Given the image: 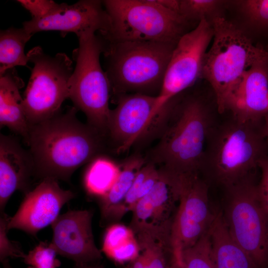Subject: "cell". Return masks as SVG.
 Instances as JSON below:
<instances>
[{
  "label": "cell",
  "mask_w": 268,
  "mask_h": 268,
  "mask_svg": "<svg viewBox=\"0 0 268 268\" xmlns=\"http://www.w3.org/2000/svg\"><path fill=\"white\" fill-rule=\"evenodd\" d=\"M69 107L30 126L26 143L33 160L35 176L69 181L74 172L99 156L104 135L76 117Z\"/></svg>",
  "instance_id": "6da1fadb"
},
{
  "label": "cell",
  "mask_w": 268,
  "mask_h": 268,
  "mask_svg": "<svg viewBox=\"0 0 268 268\" xmlns=\"http://www.w3.org/2000/svg\"><path fill=\"white\" fill-rule=\"evenodd\" d=\"M174 98L158 130L159 141L147 162L177 175L199 173L214 127L212 118L198 98H188L177 105Z\"/></svg>",
  "instance_id": "7a4b0ae2"
},
{
  "label": "cell",
  "mask_w": 268,
  "mask_h": 268,
  "mask_svg": "<svg viewBox=\"0 0 268 268\" xmlns=\"http://www.w3.org/2000/svg\"><path fill=\"white\" fill-rule=\"evenodd\" d=\"M260 123L234 118L213 128L208 137L200 171L205 180L224 189L254 175L268 154Z\"/></svg>",
  "instance_id": "3957f363"
},
{
  "label": "cell",
  "mask_w": 268,
  "mask_h": 268,
  "mask_svg": "<svg viewBox=\"0 0 268 268\" xmlns=\"http://www.w3.org/2000/svg\"><path fill=\"white\" fill-rule=\"evenodd\" d=\"M104 41L105 72L112 93L117 96L129 93L155 96V93L159 94L176 44Z\"/></svg>",
  "instance_id": "277c9868"
},
{
  "label": "cell",
  "mask_w": 268,
  "mask_h": 268,
  "mask_svg": "<svg viewBox=\"0 0 268 268\" xmlns=\"http://www.w3.org/2000/svg\"><path fill=\"white\" fill-rule=\"evenodd\" d=\"M211 23L213 36L201 77L212 87L218 111L222 114L229 109L245 72L258 62L268 61V51L253 45L242 30L221 16Z\"/></svg>",
  "instance_id": "5b68a950"
},
{
  "label": "cell",
  "mask_w": 268,
  "mask_h": 268,
  "mask_svg": "<svg viewBox=\"0 0 268 268\" xmlns=\"http://www.w3.org/2000/svg\"><path fill=\"white\" fill-rule=\"evenodd\" d=\"M78 39V47L72 54L76 64L68 82V98L74 107L84 113L87 124L105 136L108 131L112 91L100 62L105 49L104 41L92 31L84 33Z\"/></svg>",
  "instance_id": "8992f818"
},
{
  "label": "cell",
  "mask_w": 268,
  "mask_h": 268,
  "mask_svg": "<svg viewBox=\"0 0 268 268\" xmlns=\"http://www.w3.org/2000/svg\"><path fill=\"white\" fill-rule=\"evenodd\" d=\"M110 27L101 35L107 42L152 41L177 44L189 22L156 0H102Z\"/></svg>",
  "instance_id": "52a82bcc"
},
{
  "label": "cell",
  "mask_w": 268,
  "mask_h": 268,
  "mask_svg": "<svg viewBox=\"0 0 268 268\" xmlns=\"http://www.w3.org/2000/svg\"><path fill=\"white\" fill-rule=\"evenodd\" d=\"M224 189L221 211L231 236L257 268H267L268 212L260 199L254 175Z\"/></svg>",
  "instance_id": "ba28073f"
},
{
  "label": "cell",
  "mask_w": 268,
  "mask_h": 268,
  "mask_svg": "<svg viewBox=\"0 0 268 268\" xmlns=\"http://www.w3.org/2000/svg\"><path fill=\"white\" fill-rule=\"evenodd\" d=\"M26 55L34 65L23 98L31 126L61 111L63 102L68 98V82L73 70L72 61L65 53L51 56L37 46Z\"/></svg>",
  "instance_id": "9c48e42d"
},
{
  "label": "cell",
  "mask_w": 268,
  "mask_h": 268,
  "mask_svg": "<svg viewBox=\"0 0 268 268\" xmlns=\"http://www.w3.org/2000/svg\"><path fill=\"white\" fill-rule=\"evenodd\" d=\"M159 170L160 176L152 190L135 204L130 227L138 243L155 242L171 250L174 220L180 199L179 175Z\"/></svg>",
  "instance_id": "30bf717a"
},
{
  "label": "cell",
  "mask_w": 268,
  "mask_h": 268,
  "mask_svg": "<svg viewBox=\"0 0 268 268\" xmlns=\"http://www.w3.org/2000/svg\"><path fill=\"white\" fill-rule=\"evenodd\" d=\"M181 195L172 230V263L180 266L182 252L193 246L210 228L218 210H213L208 183L199 173L180 175Z\"/></svg>",
  "instance_id": "8fae6325"
},
{
  "label": "cell",
  "mask_w": 268,
  "mask_h": 268,
  "mask_svg": "<svg viewBox=\"0 0 268 268\" xmlns=\"http://www.w3.org/2000/svg\"><path fill=\"white\" fill-rule=\"evenodd\" d=\"M213 36L211 22L203 18L178 40L170 59L160 92L156 96L157 114L160 113L171 100L201 77L205 56Z\"/></svg>",
  "instance_id": "7c38bea8"
},
{
  "label": "cell",
  "mask_w": 268,
  "mask_h": 268,
  "mask_svg": "<svg viewBox=\"0 0 268 268\" xmlns=\"http://www.w3.org/2000/svg\"><path fill=\"white\" fill-rule=\"evenodd\" d=\"M156 96L141 93L117 96V106L111 109L107 134L117 152H123L146 134L158 130L163 116L156 114Z\"/></svg>",
  "instance_id": "4fadbf2b"
},
{
  "label": "cell",
  "mask_w": 268,
  "mask_h": 268,
  "mask_svg": "<svg viewBox=\"0 0 268 268\" xmlns=\"http://www.w3.org/2000/svg\"><path fill=\"white\" fill-rule=\"evenodd\" d=\"M92 216L88 210H68L51 224L52 247L57 254L74 262L75 266L98 264L103 258L94 240Z\"/></svg>",
  "instance_id": "5bb4252c"
},
{
  "label": "cell",
  "mask_w": 268,
  "mask_h": 268,
  "mask_svg": "<svg viewBox=\"0 0 268 268\" xmlns=\"http://www.w3.org/2000/svg\"><path fill=\"white\" fill-rule=\"evenodd\" d=\"M74 193L62 189L57 180L45 178L25 195L17 212L10 217L8 230L18 229L33 236L52 224L63 206L72 199Z\"/></svg>",
  "instance_id": "9a60e30c"
},
{
  "label": "cell",
  "mask_w": 268,
  "mask_h": 268,
  "mask_svg": "<svg viewBox=\"0 0 268 268\" xmlns=\"http://www.w3.org/2000/svg\"><path fill=\"white\" fill-rule=\"evenodd\" d=\"M23 27L32 35L43 31H59L63 37L69 32L78 38L92 31L101 35L106 33L110 20L101 0H81L68 5L61 3L54 13L42 19L32 18L24 22Z\"/></svg>",
  "instance_id": "2e32d148"
},
{
  "label": "cell",
  "mask_w": 268,
  "mask_h": 268,
  "mask_svg": "<svg viewBox=\"0 0 268 268\" xmlns=\"http://www.w3.org/2000/svg\"><path fill=\"white\" fill-rule=\"evenodd\" d=\"M35 176L33 159L29 150L25 149L17 138L0 135V209L4 207L16 190L26 194L30 180Z\"/></svg>",
  "instance_id": "e0dca14e"
},
{
  "label": "cell",
  "mask_w": 268,
  "mask_h": 268,
  "mask_svg": "<svg viewBox=\"0 0 268 268\" xmlns=\"http://www.w3.org/2000/svg\"><path fill=\"white\" fill-rule=\"evenodd\" d=\"M228 110L238 121L260 123L268 112V61L258 62L245 72Z\"/></svg>",
  "instance_id": "ac0fdd59"
},
{
  "label": "cell",
  "mask_w": 268,
  "mask_h": 268,
  "mask_svg": "<svg viewBox=\"0 0 268 268\" xmlns=\"http://www.w3.org/2000/svg\"><path fill=\"white\" fill-rule=\"evenodd\" d=\"M24 84L15 68L0 74V125L23 136L26 142L30 125L19 90Z\"/></svg>",
  "instance_id": "d6986e66"
},
{
  "label": "cell",
  "mask_w": 268,
  "mask_h": 268,
  "mask_svg": "<svg viewBox=\"0 0 268 268\" xmlns=\"http://www.w3.org/2000/svg\"><path fill=\"white\" fill-rule=\"evenodd\" d=\"M145 164V159L136 155L128 158L120 167V172L113 187L99 198L101 226L110 225L122 218L121 211L123 202L136 175Z\"/></svg>",
  "instance_id": "ffe728a7"
},
{
  "label": "cell",
  "mask_w": 268,
  "mask_h": 268,
  "mask_svg": "<svg viewBox=\"0 0 268 268\" xmlns=\"http://www.w3.org/2000/svg\"><path fill=\"white\" fill-rule=\"evenodd\" d=\"M209 232L216 268H257L231 236L221 210H218Z\"/></svg>",
  "instance_id": "44dd1931"
},
{
  "label": "cell",
  "mask_w": 268,
  "mask_h": 268,
  "mask_svg": "<svg viewBox=\"0 0 268 268\" xmlns=\"http://www.w3.org/2000/svg\"><path fill=\"white\" fill-rule=\"evenodd\" d=\"M32 34L23 27H10L0 32V74L16 66H26V43Z\"/></svg>",
  "instance_id": "7402d4cb"
},
{
  "label": "cell",
  "mask_w": 268,
  "mask_h": 268,
  "mask_svg": "<svg viewBox=\"0 0 268 268\" xmlns=\"http://www.w3.org/2000/svg\"><path fill=\"white\" fill-rule=\"evenodd\" d=\"M90 162L84 174V187L89 195L100 198L109 192L116 182L120 166L101 156Z\"/></svg>",
  "instance_id": "603a6c76"
},
{
  "label": "cell",
  "mask_w": 268,
  "mask_h": 268,
  "mask_svg": "<svg viewBox=\"0 0 268 268\" xmlns=\"http://www.w3.org/2000/svg\"><path fill=\"white\" fill-rule=\"evenodd\" d=\"M179 268H216L209 229L182 252Z\"/></svg>",
  "instance_id": "cb8c5ba5"
},
{
  "label": "cell",
  "mask_w": 268,
  "mask_h": 268,
  "mask_svg": "<svg viewBox=\"0 0 268 268\" xmlns=\"http://www.w3.org/2000/svg\"><path fill=\"white\" fill-rule=\"evenodd\" d=\"M224 2L217 0H178L177 13L188 22L216 16ZM211 19V20H212Z\"/></svg>",
  "instance_id": "d4e9b609"
},
{
  "label": "cell",
  "mask_w": 268,
  "mask_h": 268,
  "mask_svg": "<svg viewBox=\"0 0 268 268\" xmlns=\"http://www.w3.org/2000/svg\"><path fill=\"white\" fill-rule=\"evenodd\" d=\"M57 254L51 243L40 242L26 254L23 261L27 268H58L61 263Z\"/></svg>",
  "instance_id": "484cf974"
},
{
  "label": "cell",
  "mask_w": 268,
  "mask_h": 268,
  "mask_svg": "<svg viewBox=\"0 0 268 268\" xmlns=\"http://www.w3.org/2000/svg\"><path fill=\"white\" fill-rule=\"evenodd\" d=\"M241 12L253 26L268 28V0H243L237 1Z\"/></svg>",
  "instance_id": "4316f807"
},
{
  "label": "cell",
  "mask_w": 268,
  "mask_h": 268,
  "mask_svg": "<svg viewBox=\"0 0 268 268\" xmlns=\"http://www.w3.org/2000/svg\"><path fill=\"white\" fill-rule=\"evenodd\" d=\"M134 237L135 235L130 227L117 223L111 224L105 231L101 251L106 256Z\"/></svg>",
  "instance_id": "83f0119b"
},
{
  "label": "cell",
  "mask_w": 268,
  "mask_h": 268,
  "mask_svg": "<svg viewBox=\"0 0 268 268\" xmlns=\"http://www.w3.org/2000/svg\"><path fill=\"white\" fill-rule=\"evenodd\" d=\"M10 217L0 212V261L2 263L9 258H24L26 254L18 243L10 241L7 236V224Z\"/></svg>",
  "instance_id": "f1b7e54d"
},
{
  "label": "cell",
  "mask_w": 268,
  "mask_h": 268,
  "mask_svg": "<svg viewBox=\"0 0 268 268\" xmlns=\"http://www.w3.org/2000/svg\"><path fill=\"white\" fill-rule=\"evenodd\" d=\"M155 168V164L146 162L139 171L123 202L121 211L122 217L129 211H133L138 201V194L143 182Z\"/></svg>",
  "instance_id": "f546056e"
},
{
  "label": "cell",
  "mask_w": 268,
  "mask_h": 268,
  "mask_svg": "<svg viewBox=\"0 0 268 268\" xmlns=\"http://www.w3.org/2000/svg\"><path fill=\"white\" fill-rule=\"evenodd\" d=\"M146 256V268H167L166 256H172L170 249L161 243L150 242L139 244Z\"/></svg>",
  "instance_id": "4dcf8cb0"
},
{
  "label": "cell",
  "mask_w": 268,
  "mask_h": 268,
  "mask_svg": "<svg viewBox=\"0 0 268 268\" xmlns=\"http://www.w3.org/2000/svg\"><path fill=\"white\" fill-rule=\"evenodd\" d=\"M21 6L29 11L33 19H42L54 13L60 7L59 4L51 0H18Z\"/></svg>",
  "instance_id": "1f68e13d"
},
{
  "label": "cell",
  "mask_w": 268,
  "mask_h": 268,
  "mask_svg": "<svg viewBox=\"0 0 268 268\" xmlns=\"http://www.w3.org/2000/svg\"><path fill=\"white\" fill-rule=\"evenodd\" d=\"M140 252V246L135 236L106 256L115 263L121 265L131 262L139 255Z\"/></svg>",
  "instance_id": "d6a6232c"
},
{
  "label": "cell",
  "mask_w": 268,
  "mask_h": 268,
  "mask_svg": "<svg viewBox=\"0 0 268 268\" xmlns=\"http://www.w3.org/2000/svg\"><path fill=\"white\" fill-rule=\"evenodd\" d=\"M261 177L258 183V193L261 201L268 212V155L260 162Z\"/></svg>",
  "instance_id": "836d02e7"
},
{
  "label": "cell",
  "mask_w": 268,
  "mask_h": 268,
  "mask_svg": "<svg viewBox=\"0 0 268 268\" xmlns=\"http://www.w3.org/2000/svg\"><path fill=\"white\" fill-rule=\"evenodd\" d=\"M125 268H146V259L144 252L140 250L139 255L128 264Z\"/></svg>",
  "instance_id": "e575fe53"
},
{
  "label": "cell",
  "mask_w": 268,
  "mask_h": 268,
  "mask_svg": "<svg viewBox=\"0 0 268 268\" xmlns=\"http://www.w3.org/2000/svg\"><path fill=\"white\" fill-rule=\"evenodd\" d=\"M75 268H103L101 265L98 264L89 265L82 266H75Z\"/></svg>",
  "instance_id": "d590c367"
},
{
  "label": "cell",
  "mask_w": 268,
  "mask_h": 268,
  "mask_svg": "<svg viewBox=\"0 0 268 268\" xmlns=\"http://www.w3.org/2000/svg\"><path fill=\"white\" fill-rule=\"evenodd\" d=\"M3 268H13L9 263V260H6L3 261L2 263Z\"/></svg>",
  "instance_id": "8d00e7d4"
},
{
  "label": "cell",
  "mask_w": 268,
  "mask_h": 268,
  "mask_svg": "<svg viewBox=\"0 0 268 268\" xmlns=\"http://www.w3.org/2000/svg\"><path fill=\"white\" fill-rule=\"evenodd\" d=\"M167 268H177L176 267H175V266L171 264V266H168V267Z\"/></svg>",
  "instance_id": "74e56055"
},
{
  "label": "cell",
  "mask_w": 268,
  "mask_h": 268,
  "mask_svg": "<svg viewBox=\"0 0 268 268\" xmlns=\"http://www.w3.org/2000/svg\"></svg>",
  "instance_id": "f35d334b"
}]
</instances>
